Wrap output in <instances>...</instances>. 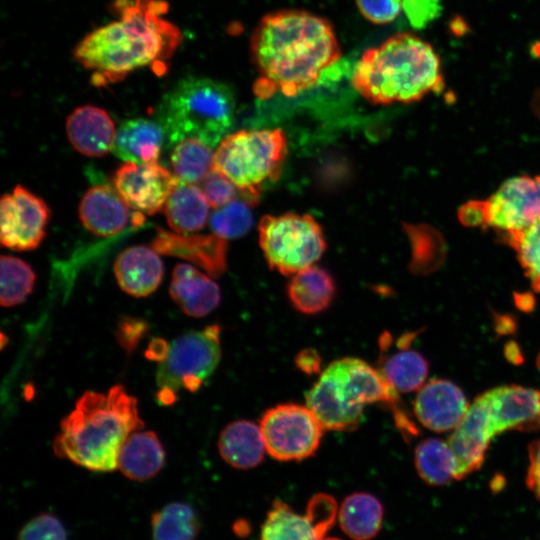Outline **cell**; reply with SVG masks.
<instances>
[{"label": "cell", "mask_w": 540, "mask_h": 540, "mask_svg": "<svg viewBox=\"0 0 540 540\" xmlns=\"http://www.w3.org/2000/svg\"><path fill=\"white\" fill-rule=\"evenodd\" d=\"M203 191L210 207L218 209L238 198L241 192L237 186L223 173L213 167L201 182Z\"/></svg>", "instance_id": "cell-38"}, {"label": "cell", "mask_w": 540, "mask_h": 540, "mask_svg": "<svg viewBox=\"0 0 540 540\" xmlns=\"http://www.w3.org/2000/svg\"><path fill=\"white\" fill-rule=\"evenodd\" d=\"M235 99L221 82L186 77L166 93L157 110L169 145L198 138L209 146L219 144L234 121Z\"/></svg>", "instance_id": "cell-5"}, {"label": "cell", "mask_w": 540, "mask_h": 540, "mask_svg": "<svg viewBox=\"0 0 540 540\" xmlns=\"http://www.w3.org/2000/svg\"><path fill=\"white\" fill-rule=\"evenodd\" d=\"M493 437L509 431L540 430V392L518 386L495 387L483 393Z\"/></svg>", "instance_id": "cell-15"}, {"label": "cell", "mask_w": 540, "mask_h": 540, "mask_svg": "<svg viewBox=\"0 0 540 540\" xmlns=\"http://www.w3.org/2000/svg\"><path fill=\"white\" fill-rule=\"evenodd\" d=\"M413 408L424 427L442 433L458 427L469 404L457 385L445 379H432L417 391Z\"/></svg>", "instance_id": "cell-16"}, {"label": "cell", "mask_w": 540, "mask_h": 540, "mask_svg": "<svg viewBox=\"0 0 540 540\" xmlns=\"http://www.w3.org/2000/svg\"><path fill=\"white\" fill-rule=\"evenodd\" d=\"M169 294L183 313L196 318L211 313L221 299L217 283L194 266L185 263L174 267Z\"/></svg>", "instance_id": "cell-22"}, {"label": "cell", "mask_w": 540, "mask_h": 540, "mask_svg": "<svg viewBox=\"0 0 540 540\" xmlns=\"http://www.w3.org/2000/svg\"><path fill=\"white\" fill-rule=\"evenodd\" d=\"M220 334V327L213 324L189 331L170 343L156 371L160 404L174 403L180 389L196 392L211 376L221 359Z\"/></svg>", "instance_id": "cell-7"}, {"label": "cell", "mask_w": 540, "mask_h": 540, "mask_svg": "<svg viewBox=\"0 0 540 540\" xmlns=\"http://www.w3.org/2000/svg\"><path fill=\"white\" fill-rule=\"evenodd\" d=\"M162 0H135L121 18L97 28L74 50V58L94 72L96 84L113 82L128 73L169 58L180 42L179 30L162 18Z\"/></svg>", "instance_id": "cell-2"}, {"label": "cell", "mask_w": 540, "mask_h": 540, "mask_svg": "<svg viewBox=\"0 0 540 540\" xmlns=\"http://www.w3.org/2000/svg\"><path fill=\"white\" fill-rule=\"evenodd\" d=\"M217 445L222 459L242 470L261 464L267 452L260 426L249 420L228 424L221 431Z\"/></svg>", "instance_id": "cell-25"}, {"label": "cell", "mask_w": 540, "mask_h": 540, "mask_svg": "<svg viewBox=\"0 0 540 540\" xmlns=\"http://www.w3.org/2000/svg\"><path fill=\"white\" fill-rule=\"evenodd\" d=\"M258 230L268 265L284 275H294L313 265L326 248L319 223L308 214L265 215Z\"/></svg>", "instance_id": "cell-8"}, {"label": "cell", "mask_w": 540, "mask_h": 540, "mask_svg": "<svg viewBox=\"0 0 540 540\" xmlns=\"http://www.w3.org/2000/svg\"><path fill=\"white\" fill-rule=\"evenodd\" d=\"M320 540H341V539L335 538V537H323Z\"/></svg>", "instance_id": "cell-46"}, {"label": "cell", "mask_w": 540, "mask_h": 540, "mask_svg": "<svg viewBox=\"0 0 540 540\" xmlns=\"http://www.w3.org/2000/svg\"><path fill=\"white\" fill-rule=\"evenodd\" d=\"M145 322L132 318L124 319L118 327L117 338L126 349L131 350L145 332Z\"/></svg>", "instance_id": "cell-40"}, {"label": "cell", "mask_w": 540, "mask_h": 540, "mask_svg": "<svg viewBox=\"0 0 540 540\" xmlns=\"http://www.w3.org/2000/svg\"><path fill=\"white\" fill-rule=\"evenodd\" d=\"M295 365L306 375H314L320 372L321 357L313 348L301 350L295 357Z\"/></svg>", "instance_id": "cell-42"}, {"label": "cell", "mask_w": 540, "mask_h": 540, "mask_svg": "<svg viewBox=\"0 0 540 540\" xmlns=\"http://www.w3.org/2000/svg\"><path fill=\"white\" fill-rule=\"evenodd\" d=\"M322 373L330 380L339 397L350 406L362 409L373 403L395 406L398 401V392L379 369L360 358L335 360Z\"/></svg>", "instance_id": "cell-13"}, {"label": "cell", "mask_w": 540, "mask_h": 540, "mask_svg": "<svg viewBox=\"0 0 540 540\" xmlns=\"http://www.w3.org/2000/svg\"><path fill=\"white\" fill-rule=\"evenodd\" d=\"M259 426L267 453L278 461H300L312 456L325 429L307 406L296 403L269 408Z\"/></svg>", "instance_id": "cell-10"}, {"label": "cell", "mask_w": 540, "mask_h": 540, "mask_svg": "<svg viewBox=\"0 0 540 540\" xmlns=\"http://www.w3.org/2000/svg\"><path fill=\"white\" fill-rule=\"evenodd\" d=\"M526 483L540 501V440L533 442L529 446V467Z\"/></svg>", "instance_id": "cell-41"}, {"label": "cell", "mask_w": 540, "mask_h": 540, "mask_svg": "<svg viewBox=\"0 0 540 540\" xmlns=\"http://www.w3.org/2000/svg\"><path fill=\"white\" fill-rule=\"evenodd\" d=\"M130 208L114 186L95 185L85 192L80 201L79 218L91 233L109 237L126 227Z\"/></svg>", "instance_id": "cell-19"}, {"label": "cell", "mask_w": 540, "mask_h": 540, "mask_svg": "<svg viewBox=\"0 0 540 540\" xmlns=\"http://www.w3.org/2000/svg\"><path fill=\"white\" fill-rule=\"evenodd\" d=\"M535 103H536V107L538 109H540V91H539V93H538V95L536 97V102Z\"/></svg>", "instance_id": "cell-45"}, {"label": "cell", "mask_w": 540, "mask_h": 540, "mask_svg": "<svg viewBox=\"0 0 540 540\" xmlns=\"http://www.w3.org/2000/svg\"><path fill=\"white\" fill-rule=\"evenodd\" d=\"M384 509L380 500L367 492L348 495L338 508L341 530L352 540H371L381 530Z\"/></svg>", "instance_id": "cell-29"}, {"label": "cell", "mask_w": 540, "mask_h": 540, "mask_svg": "<svg viewBox=\"0 0 540 540\" xmlns=\"http://www.w3.org/2000/svg\"><path fill=\"white\" fill-rule=\"evenodd\" d=\"M153 540H197L200 521L188 504L172 502L151 515Z\"/></svg>", "instance_id": "cell-32"}, {"label": "cell", "mask_w": 540, "mask_h": 540, "mask_svg": "<svg viewBox=\"0 0 540 540\" xmlns=\"http://www.w3.org/2000/svg\"><path fill=\"white\" fill-rule=\"evenodd\" d=\"M248 523L244 520L236 521L233 525V531L238 536H244L248 533Z\"/></svg>", "instance_id": "cell-44"}, {"label": "cell", "mask_w": 540, "mask_h": 540, "mask_svg": "<svg viewBox=\"0 0 540 540\" xmlns=\"http://www.w3.org/2000/svg\"><path fill=\"white\" fill-rule=\"evenodd\" d=\"M360 13L374 24H387L400 14L403 0H356Z\"/></svg>", "instance_id": "cell-39"}, {"label": "cell", "mask_w": 540, "mask_h": 540, "mask_svg": "<svg viewBox=\"0 0 540 540\" xmlns=\"http://www.w3.org/2000/svg\"><path fill=\"white\" fill-rule=\"evenodd\" d=\"M410 334L399 339V350L384 355L380 360L379 371L387 382L399 393L418 391L425 383L429 364L416 350L408 348Z\"/></svg>", "instance_id": "cell-30"}, {"label": "cell", "mask_w": 540, "mask_h": 540, "mask_svg": "<svg viewBox=\"0 0 540 540\" xmlns=\"http://www.w3.org/2000/svg\"><path fill=\"white\" fill-rule=\"evenodd\" d=\"M250 52L261 77L286 96L315 86L341 57L331 23L302 10L265 15L252 34Z\"/></svg>", "instance_id": "cell-1"}, {"label": "cell", "mask_w": 540, "mask_h": 540, "mask_svg": "<svg viewBox=\"0 0 540 540\" xmlns=\"http://www.w3.org/2000/svg\"><path fill=\"white\" fill-rule=\"evenodd\" d=\"M113 186L127 204L147 215L163 209L178 178L158 162H125L113 175Z\"/></svg>", "instance_id": "cell-14"}, {"label": "cell", "mask_w": 540, "mask_h": 540, "mask_svg": "<svg viewBox=\"0 0 540 540\" xmlns=\"http://www.w3.org/2000/svg\"><path fill=\"white\" fill-rule=\"evenodd\" d=\"M337 515V502L326 493L312 496L303 514L277 499L261 526L259 540H320L334 525Z\"/></svg>", "instance_id": "cell-11"}, {"label": "cell", "mask_w": 540, "mask_h": 540, "mask_svg": "<svg viewBox=\"0 0 540 540\" xmlns=\"http://www.w3.org/2000/svg\"><path fill=\"white\" fill-rule=\"evenodd\" d=\"M50 209L46 202L25 187L17 185L0 201V241L7 248L29 251L37 248L46 235Z\"/></svg>", "instance_id": "cell-12"}, {"label": "cell", "mask_w": 540, "mask_h": 540, "mask_svg": "<svg viewBox=\"0 0 540 540\" xmlns=\"http://www.w3.org/2000/svg\"><path fill=\"white\" fill-rule=\"evenodd\" d=\"M169 345L162 339H154L147 350L151 359L161 362L168 351Z\"/></svg>", "instance_id": "cell-43"}, {"label": "cell", "mask_w": 540, "mask_h": 540, "mask_svg": "<svg viewBox=\"0 0 540 540\" xmlns=\"http://www.w3.org/2000/svg\"><path fill=\"white\" fill-rule=\"evenodd\" d=\"M306 406L314 413L323 427L331 431L354 430L363 418L364 409L345 404L322 374L307 392Z\"/></svg>", "instance_id": "cell-27"}, {"label": "cell", "mask_w": 540, "mask_h": 540, "mask_svg": "<svg viewBox=\"0 0 540 540\" xmlns=\"http://www.w3.org/2000/svg\"><path fill=\"white\" fill-rule=\"evenodd\" d=\"M251 205L249 201L241 197L216 209L209 220L214 234L226 240L246 234L253 222Z\"/></svg>", "instance_id": "cell-36"}, {"label": "cell", "mask_w": 540, "mask_h": 540, "mask_svg": "<svg viewBox=\"0 0 540 540\" xmlns=\"http://www.w3.org/2000/svg\"><path fill=\"white\" fill-rule=\"evenodd\" d=\"M287 155L280 129L241 130L224 137L214 152V168L227 176L252 205L261 187L276 181Z\"/></svg>", "instance_id": "cell-6"}, {"label": "cell", "mask_w": 540, "mask_h": 540, "mask_svg": "<svg viewBox=\"0 0 540 540\" xmlns=\"http://www.w3.org/2000/svg\"><path fill=\"white\" fill-rule=\"evenodd\" d=\"M151 247L162 255L180 257L219 277L226 268V239L216 235H186L157 228Z\"/></svg>", "instance_id": "cell-18"}, {"label": "cell", "mask_w": 540, "mask_h": 540, "mask_svg": "<svg viewBox=\"0 0 540 540\" xmlns=\"http://www.w3.org/2000/svg\"><path fill=\"white\" fill-rule=\"evenodd\" d=\"M143 426L137 399L122 385L106 393L86 391L61 421L53 449L58 457L90 471H114L124 441Z\"/></svg>", "instance_id": "cell-3"}, {"label": "cell", "mask_w": 540, "mask_h": 540, "mask_svg": "<svg viewBox=\"0 0 540 540\" xmlns=\"http://www.w3.org/2000/svg\"><path fill=\"white\" fill-rule=\"evenodd\" d=\"M0 303L13 307L23 303L31 294L36 275L32 267L20 258L2 255Z\"/></svg>", "instance_id": "cell-35"}, {"label": "cell", "mask_w": 540, "mask_h": 540, "mask_svg": "<svg viewBox=\"0 0 540 540\" xmlns=\"http://www.w3.org/2000/svg\"><path fill=\"white\" fill-rule=\"evenodd\" d=\"M493 438L486 400L481 394L469 406L447 441L456 460V480H462L481 467Z\"/></svg>", "instance_id": "cell-17"}, {"label": "cell", "mask_w": 540, "mask_h": 540, "mask_svg": "<svg viewBox=\"0 0 540 540\" xmlns=\"http://www.w3.org/2000/svg\"><path fill=\"white\" fill-rule=\"evenodd\" d=\"M334 295L333 278L326 270L314 265L294 274L288 284V297L292 306L307 315L326 310Z\"/></svg>", "instance_id": "cell-28"}, {"label": "cell", "mask_w": 540, "mask_h": 540, "mask_svg": "<svg viewBox=\"0 0 540 540\" xmlns=\"http://www.w3.org/2000/svg\"><path fill=\"white\" fill-rule=\"evenodd\" d=\"M352 85L373 104L411 103L442 91L444 80L433 47L415 34L402 32L363 53Z\"/></svg>", "instance_id": "cell-4"}, {"label": "cell", "mask_w": 540, "mask_h": 540, "mask_svg": "<svg viewBox=\"0 0 540 540\" xmlns=\"http://www.w3.org/2000/svg\"><path fill=\"white\" fill-rule=\"evenodd\" d=\"M174 175L181 181L202 182L214 167L212 147L198 138H185L176 143L171 156Z\"/></svg>", "instance_id": "cell-33"}, {"label": "cell", "mask_w": 540, "mask_h": 540, "mask_svg": "<svg viewBox=\"0 0 540 540\" xmlns=\"http://www.w3.org/2000/svg\"><path fill=\"white\" fill-rule=\"evenodd\" d=\"M538 365H539V367H540V360H538Z\"/></svg>", "instance_id": "cell-47"}, {"label": "cell", "mask_w": 540, "mask_h": 540, "mask_svg": "<svg viewBox=\"0 0 540 540\" xmlns=\"http://www.w3.org/2000/svg\"><path fill=\"white\" fill-rule=\"evenodd\" d=\"M414 462L418 475L430 486L456 480V460L448 442L438 438L422 440L415 448Z\"/></svg>", "instance_id": "cell-31"}, {"label": "cell", "mask_w": 540, "mask_h": 540, "mask_svg": "<svg viewBox=\"0 0 540 540\" xmlns=\"http://www.w3.org/2000/svg\"><path fill=\"white\" fill-rule=\"evenodd\" d=\"M165 463L164 448L153 431H135L124 441L118 455L117 468L134 481L155 477Z\"/></svg>", "instance_id": "cell-24"}, {"label": "cell", "mask_w": 540, "mask_h": 540, "mask_svg": "<svg viewBox=\"0 0 540 540\" xmlns=\"http://www.w3.org/2000/svg\"><path fill=\"white\" fill-rule=\"evenodd\" d=\"M499 234L515 251L533 290L540 293V218L525 228Z\"/></svg>", "instance_id": "cell-34"}, {"label": "cell", "mask_w": 540, "mask_h": 540, "mask_svg": "<svg viewBox=\"0 0 540 540\" xmlns=\"http://www.w3.org/2000/svg\"><path fill=\"white\" fill-rule=\"evenodd\" d=\"M17 540H68L62 521L53 513L43 512L30 519L19 531Z\"/></svg>", "instance_id": "cell-37"}, {"label": "cell", "mask_w": 540, "mask_h": 540, "mask_svg": "<svg viewBox=\"0 0 540 540\" xmlns=\"http://www.w3.org/2000/svg\"><path fill=\"white\" fill-rule=\"evenodd\" d=\"M167 137L158 121L135 118L124 121L116 130L112 152L125 162H158Z\"/></svg>", "instance_id": "cell-23"}, {"label": "cell", "mask_w": 540, "mask_h": 540, "mask_svg": "<svg viewBox=\"0 0 540 540\" xmlns=\"http://www.w3.org/2000/svg\"><path fill=\"white\" fill-rule=\"evenodd\" d=\"M113 269L119 287L134 297L152 294L164 275L158 253L152 247L141 245L123 250L117 256Z\"/></svg>", "instance_id": "cell-21"}, {"label": "cell", "mask_w": 540, "mask_h": 540, "mask_svg": "<svg viewBox=\"0 0 540 540\" xmlns=\"http://www.w3.org/2000/svg\"><path fill=\"white\" fill-rule=\"evenodd\" d=\"M458 218L465 226L491 227L498 233L527 227L540 218V175L506 180L488 198L465 203Z\"/></svg>", "instance_id": "cell-9"}, {"label": "cell", "mask_w": 540, "mask_h": 540, "mask_svg": "<svg viewBox=\"0 0 540 540\" xmlns=\"http://www.w3.org/2000/svg\"><path fill=\"white\" fill-rule=\"evenodd\" d=\"M66 133L76 151L89 157H101L112 151L116 129L104 109L84 105L67 117Z\"/></svg>", "instance_id": "cell-20"}, {"label": "cell", "mask_w": 540, "mask_h": 540, "mask_svg": "<svg viewBox=\"0 0 540 540\" xmlns=\"http://www.w3.org/2000/svg\"><path fill=\"white\" fill-rule=\"evenodd\" d=\"M209 206L200 187L178 180L162 210L168 226L174 232L189 234L206 225Z\"/></svg>", "instance_id": "cell-26"}]
</instances>
